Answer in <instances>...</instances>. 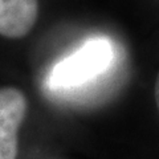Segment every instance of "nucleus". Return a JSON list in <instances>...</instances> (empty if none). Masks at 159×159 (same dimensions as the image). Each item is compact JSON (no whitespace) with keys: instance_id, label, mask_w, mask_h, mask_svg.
Instances as JSON below:
<instances>
[{"instance_id":"4","label":"nucleus","mask_w":159,"mask_h":159,"mask_svg":"<svg viewBox=\"0 0 159 159\" xmlns=\"http://www.w3.org/2000/svg\"><path fill=\"white\" fill-rule=\"evenodd\" d=\"M154 94H155L157 106L159 109V73H158V77H157V81H155V89H154Z\"/></svg>"},{"instance_id":"3","label":"nucleus","mask_w":159,"mask_h":159,"mask_svg":"<svg viewBox=\"0 0 159 159\" xmlns=\"http://www.w3.org/2000/svg\"><path fill=\"white\" fill-rule=\"evenodd\" d=\"M39 16V0H0V34L21 39L32 31Z\"/></svg>"},{"instance_id":"1","label":"nucleus","mask_w":159,"mask_h":159,"mask_svg":"<svg viewBox=\"0 0 159 159\" xmlns=\"http://www.w3.org/2000/svg\"><path fill=\"white\" fill-rule=\"evenodd\" d=\"M114 51L109 40L90 39L69 57L53 66L49 74L52 89H72L102 74L110 66Z\"/></svg>"},{"instance_id":"2","label":"nucleus","mask_w":159,"mask_h":159,"mask_svg":"<svg viewBox=\"0 0 159 159\" xmlns=\"http://www.w3.org/2000/svg\"><path fill=\"white\" fill-rule=\"evenodd\" d=\"M28 110L24 93L16 88L0 89V159H16L19 130Z\"/></svg>"}]
</instances>
